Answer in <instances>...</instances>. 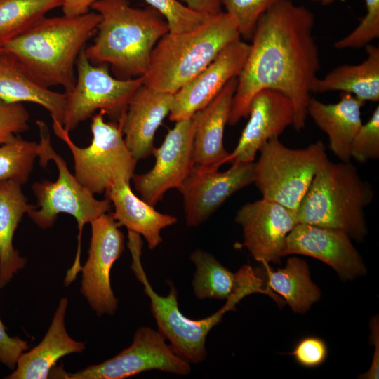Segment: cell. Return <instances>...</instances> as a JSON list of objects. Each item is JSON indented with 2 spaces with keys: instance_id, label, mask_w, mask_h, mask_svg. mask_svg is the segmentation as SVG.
<instances>
[{
  "instance_id": "cell-1",
  "label": "cell",
  "mask_w": 379,
  "mask_h": 379,
  "mask_svg": "<svg viewBox=\"0 0 379 379\" xmlns=\"http://www.w3.org/2000/svg\"><path fill=\"white\" fill-rule=\"evenodd\" d=\"M314 23L311 11L291 0H280L260 16L237 77L228 124L247 117L253 96L269 88L291 100L293 126L297 131L305 128L312 86L321 67Z\"/></svg>"
},
{
  "instance_id": "cell-2",
  "label": "cell",
  "mask_w": 379,
  "mask_h": 379,
  "mask_svg": "<svg viewBox=\"0 0 379 379\" xmlns=\"http://www.w3.org/2000/svg\"><path fill=\"white\" fill-rule=\"evenodd\" d=\"M91 8L101 20L93 44L84 48L88 60L109 65L119 79L142 77L154 46L168 32L166 21L153 8H134L128 0H98Z\"/></svg>"
},
{
  "instance_id": "cell-3",
  "label": "cell",
  "mask_w": 379,
  "mask_h": 379,
  "mask_svg": "<svg viewBox=\"0 0 379 379\" xmlns=\"http://www.w3.org/2000/svg\"><path fill=\"white\" fill-rule=\"evenodd\" d=\"M100 20L95 11L45 17L4 47L41 84L48 88L60 86L69 93L76 82L77 58Z\"/></svg>"
},
{
  "instance_id": "cell-4",
  "label": "cell",
  "mask_w": 379,
  "mask_h": 379,
  "mask_svg": "<svg viewBox=\"0 0 379 379\" xmlns=\"http://www.w3.org/2000/svg\"><path fill=\"white\" fill-rule=\"evenodd\" d=\"M240 37L234 19L226 12L209 17L193 30L168 32L151 53L142 84L174 94Z\"/></svg>"
},
{
  "instance_id": "cell-5",
  "label": "cell",
  "mask_w": 379,
  "mask_h": 379,
  "mask_svg": "<svg viewBox=\"0 0 379 379\" xmlns=\"http://www.w3.org/2000/svg\"><path fill=\"white\" fill-rule=\"evenodd\" d=\"M373 197L350 161L334 163L326 157L296 211L298 223L338 230L362 241L367 234L364 209Z\"/></svg>"
},
{
  "instance_id": "cell-6",
  "label": "cell",
  "mask_w": 379,
  "mask_h": 379,
  "mask_svg": "<svg viewBox=\"0 0 379 379\" xmlns=\"http://www.w3.org/2000/svg\"><path fill=\"white\" fill-rule=\"evenodd\" d=\"M128 246L132 256L131 268L142 283L144 291L150 300L151 312L155 319L158 331L170 343L175 353L188 363L199 364L207 357L206 337L211 330L218 324L224 314L234 310L243 299L242 295L232 292L227 302L218 311L201 319H191L180 310L178 292L170 282L168 295L157 294L150 285L140 262L142 241L138 234L128 236Z\"/></svg>"
},
{
  "instance_id": "cell-7",
  "label": "cell",
  "mask_w": 379,
  "mask_h": 379,
  "mask_svg": "<svg viewBox=\"0 0 379 379\" xmlns=\"http://www.w3.org/2000/svg\"><path fill=\"white\" fill-rule=\"evenodd\" d=\"M40 142L38 143L39 164L45 168L53 160L58 170L55 182L43 180L32 186L37 204L27 211L30 219L40 228L51 227L60 213H67L77 220L79 229L78 244H81L82 230L86 223L109 213L111 201L96 199L93 194L81 185L68 170L66 161L57 154L51 144L48 127L43 121H37Z\"/></svg>"
},
{
  "instance_id": "cell-8",
  "label": "cell",
  "mask_w": 379,
  "mask_h": 379,
  "mask_svg": "<svg viewBox=\"0 0 379 379\" xmlns=\"http://www.w3.org/2000/svg\"><path fill=\"white\" fill-rule=\"evenodd\" d=\"M104 115L100 111L91 117L92 140L86 147L77 146L60 124L53 123L55 134L72 152L75 178L93 194L105 193L118 180L130 183L137 164L126 147L119 124L105 121Z\"/></svg>"
},
{
  "instance_id": "cell-9",
  "label": "cell",
  "mask_w": 379,
  "mask_h": 379,
  "mask_svg": "<svg viewBox=\"0 0 379 379\" xmlns=\"http://www.w3.org/2000/svg\"><path fill=\"white\" fill-rule=\"evenodd\" d=\"M259 152L254 183L262 198L296 211L327 157L324 143L318 141L303 149H291L273 138Z\"/></svg>"
},
{
  "instance_id": "cell-10",
  "label": "cell",
  "mask_w": 379,
  "mask_h": 379,
  "mask_svg": "<svg viewBox=\"0 0 379 379\" xmlns=\"http://www.w3.org/2000/svg\"><path fill=\"white\" fill-rule=\"evenodd\" d=\"M81 51L76 64V82L67 96L63 128L69 132L96 111H101L118 124L123 119L142 78L122 79L112 77L107 65H94Z\"/></svg>"
},
{
  "instance_id": "cell-11",
  "label": "cell",
  "mask_w": 379,
  "mask_h": 379,
  "mask_svg": "<svg viewBox=\"0 0 379 379\" xmlns=\"http://www.w3.org/2000/svg\"><path fill=\"white\" fill-rule=\"evenodd\" d=\"M152 370L187 375L191 366L175 353L158 331L142 326L135 331L132 344L114 357L75 373L55 366L48 378L124 379Z\"/></svg>"
},
{
  "instance_id": "cell-12",
  "label": "cell",
  "mask_w": 379,
  "mask_h": 379,
  "mask_svg": "<svg viewBox=\"0 0 379 379\" xmlns=\"http://www.w3.org/2000/svg\"><path fill=\"white\" fill-rule=\"evenodd\" d=\"M91 238L87 261L81 267V293L98 316L112 315L118 300L111 286L112 265L124 250V235L112 213L91 222Z\"/></svg>"
},
{
  "instance_id": "cell-13",
  "label": "cell",
  "mask_w": 379,
  "mask_h": 379,
  "mask_svg": "<svg viewBox=\"0 0 379 379\" xmlns=\"http://www.w3.org/2000/svg\"><path fill=\"white\" fill-rule=\"evenodd\" d=\"M218 169L194 166L178 189L187 226L202 224L234 193L254 183L255 162L234 161L225 171Z\"/></svg>"
},
{
  "instance_id": "cell-14",
  "label": "cell",
  "mask_w": 379,
  "mask_h": 379,
  "mask_svg": "<svg viewBox=\"0 0 379 379\" xmlns=\"http://www.w3.org/2000/svg\"><path fill=\"white\" fill-rule=\"evenodd\" d=\"M193 138L192 119L178 121L162 144L154 149L152 168L132 178L142 200L154 206L167 191L180 187L194 166Z\"/></svg>"
},
{
  "instance_id": "cell-15",
  "label": "cell",
  "mask_w": 379,
  "mask_h": 379,
  "mask_svg": "<svg viewBox=\"0 0 379 379\" xmlns=\"http://www.w3.org/2000/svg\"><path fill=\"white\" fill-rule=\"evenodd\" d=\"M235 221L244 233V245L259 262L278 263L286 239L298 224L296 211L262 198L242 206Z\"/></svg>"
},
{
  "instance_id": "cell-16",
  "label": "cell",
  "mask_w": 379,
  "mask_h": 379,
  "mask_svg": "<svg viewBox=\"0 0 379 379\" xmlns=\"http://www.w3.org/2000/svg\"><path fill=\"white\" fill-rule=\"evenodd\" d=\"M249 49L250 44L240 39L225 47L205 69L173 94L170 121L190 119L208 105L230 79L238 77Z\"/></svg>"
},
{
  "instance_id": "cell-17",
  "label": "cell",
  "mask_w": 379,
  "mask_h": 379,
  "mask_svg": "<svg viewBox=\"0 0 379 379\" xmlns=\"http://www.w3.org/2000/svg\"><path fill=\"white\" fill-rule=\"evenodd\" d=\"M291 254L318 259L343 280L366 274L364 263L351 238L338 230L298 223L286 237L283 257Z\"/></svg>"
},
{
  "instance_id": "cell-18",
  "label": "cell",
  "mask_w": 379,
  "mask_h": 379,
  "mask_svg": "<svg viewBox=\"0 0 379 379\" xmlns=\"http://www.w3.org/2000/svg\"><path fill=\"white\" fill-rule=\"evenodd\" d=\"M248 116L249 119L227 163L253 162L257 152L268 140L279 138L287 127L293 126L294 107L281 92L263 89L252 98Z\"/></svg>"
},
{
  "instance_id": "cell-19",
  "label": "cell",
  "mask_w": 379,
  "mask_h": 379,
  "mask_svg": "<svg viewBox=\"0 0 379 379\" xmlns=\"http://www.w3.org/2000/svg\"><path fill=\"white\" fill-rule=\"evenodd\" d=\"M173 100V94L143 84L132 95L119 124L126 147L137 161L152 154L154 135L169 115Z\"/></svg>"
},
{
  "instance_id": "cell-20",
  "label": "cell",
  "mask_w": 379,
  "mask_h": 379,
  "mask_svg": "<svg viewBox=\"0 0 379 379\" xmlns=\"http://www.w3.org/2000/svg\"><path fill=\"white\" fill-rule=\"evenodd\" d=\"M237 86V77L232 78L208 105L192 116L194 166L219 168L227 163L230 153L224 147V132Z\"/></svg>"
},
{
  "instance_id": "cell-21",
  "label": "cell",
  "mask_w": 379,
  "mask_h": 379,
  "mask_svg": "<svg viewBox=\"0 0 379 379\" xmlns=\"http://www.w3.org/2000/svg\"><path fill=\"white\" fill-rule=\"evenodd\" d=\"M66 298L60 299L51 324L40 343L23 352L18 359L15 368L6 379L48 378L51 370L62 357L81 353L85 345L72 338L65 328Z\"/></svg>"
},
{
  "instance_id": "cell-22",
  "label": "cell",
  "mask_w": 379,
  "mask_h": 379,
  "mask_svg": "<svg viewBox=\"0 0 379 379\" xmlns=\"http://www.w3.org/2000/svg\"><path fill=\"white\" fill-rule=\"evenodd\" d=\"M0 99L8 102H32L51 114L53 122L62 126L67 96L41 84L4 46L0 47Z\"/></svg>"
},
{
  "instance_id": "cell-23",
  "label": "cell",
  "mask_w": 379,
  "mask_h": 379,
  "mask_svg": "<svg viewBox=\"0 0 379 379\" xmlns=\"http://www.w3.org/2000/svg\"><path fill=\"white\" fill-rule=\"evenodd\" d=\"M364 102L352 94L342 93L339 102L326 104L311 97L307 115L328 138V147L340 161L349 162L352 140L362 125Z\"/></svg>"
},
{
  "instance_id": "cell-24",
  "label": "cell",
  "mask_w": 379,
  "mask_h": 379,
  "mask_svg": "<svg viewBox=\"0 0 379 379\" xmlns=\"http://www.w3.org/2000/svg\"><path fill=\"white\" fill-rule=\"evenodd\" d=\"M105 194L114 206L112 214L119 227L124 226L142 236L151 250L162 242L161 231L177 222L176 217L161 213L138 198L132 192L130 183L124 180L115 181Z\"/></svg>"
},
{
  "instance_id": "cell-25",
  "label": "cell",
  "mask_w": 379,
  "mask_h": 379,
  "mask_svg": "<svg viewBox=\"0 0 379 379\" xmlns=\"http://www.w3.org/2000/svg\"><path fill=\"white\" fill-rule=\"evenodd\" d=\"M32 206L27 203L20 185L0 180V288L27 264V259L20 255L13 241L24 214Z\"/></svg>"
},
{
  "instance_id": "cell-26",
  "label": "cell",
  "mask_w": 379,
  "mask_h": 379,
  "mask_svg": "<svg viewBox=\"0 0 379 379\" xmlns=\"http://www.w3.org/2000/svg\"><path fill=\"white\" fill-rule=\"evenodd\" d=\"M367 57L357 65H343L323 78H317L312 84V92L323 93L338 91L352 94L357 99L377 102L379 100V48L368 44L366 47Z\"/></svg>"
},
{
  "instance_id": "cell-27",
  "label": "cell",
  "mask_w": 379,
  "mask_h": 379,
  "mask_svg": "<svg viewBox=\"0 0 379 379\" xmlns=\"http://www.w3.org/2000/svg\"><path fill=\"white\" fill-rule=\"evenodd\" d=\"M267 278L266 286L288 304L295 313L304 314L320 299L321 292L312 282L307 262L297 257L287 260L284 267L274 270L262 262Z\"/></svg>"
},
{
  "instance_id": "cell-28",
  "label": "cell",
  "mask_w": 379,
  "mask_h": 379,
  "mask_svg": "<svg viewBox=\"0 0 379 379\" xmlns=\"http://www.w3.org/2000/svg\"><path fill=\"white\" fill-rule=\"evenodd\" d=\"M64 0H0V47L27 32Z\"/></svg>"
},
{
  "instance_id": "cell-29",
  "label": "cell",
  "mask_w": 379,
  "mask_h": 379,
  "mask_svg": "<svg viewBox=\"0 0 379 379\" xmlns=\"http://www.w3.org/2000/svg\"><path fill=\"white\" fill-rule=\"evenodd\" d=\"M190 259L196 267L192 281L196 298L226 300L234 290L235 274L202 249L194 251Z\"/></svg>"
},
{
  "instance_id": "cell-30",
  "label": "cell",
  "mask_w": 379,
  "mask_h": 379,
  "mask_svg": "<svg viewBox=\"0 0 379 379\" xmlns=\"http://www.w3.org/2000/svg\"><path fill=\"white\" fill-rule=\"evenodd\" d=\"M38 157V143L18 135L0 146V180L25 185Z\"/></svg>"
},
{
  "instance_id": "cell-31",
  "label": "cell",
  "mask_w": 379,
  "mask_h": 379,
  "mask_svg": "<svg viewBox=\"0 0 379 379\" xmlns=\"http://www.w3.org/2000/svg\"><path fill=\"white\" fill-rule=\"evenodd\" d=\"M166 19L168 32L179 34L193 30L208 16L198 13L178 0H145Z\"/></svg>"
},
{
  "instance_id": "cell-32",
  "label": "cell",
  "mask_w": 379,
  "mask_h": 379,
  "mask_svg": "<svg viewBox=\"0 0 379 379\" xmlns=\"http://www.w3.org/2000/svg\"><path fill=\"white\" fill-rule=\"evenodd\" d=\"M280 0H221L234 19L240 36L251 40L260 16Z\"/></svg>"
},
{
  "instance_id": "cell-33",
  "label": "cell",
  "mask_w": 379,
  "mask_h": 379,
  "mask_svg": "<svg viewBox=\"0 0 379 379\" xmlns=\"http://www.w3.org/2000/svg\"><path fill=\"white\" fill-rule=\"evenodd\" d=\"M364 1L366 15L353 31L334 43L335 48H361L379 37V0Z\"/></svg>"
},
{
  "instance_id": "cell-34",
  "label": "cell",
  "mask_w": 379,
  "mask_h": 379,
  "mask_svg": "<svg viewBox=\"0 0 379 379\" xmlns=\"http://www.w3.org/2000/svg\"><path fill=\"white\" fill-rule=\"evenodd\" d=\"M350 155L361 164L379 157V106L356 133L351 145Z\"/></svg>"
},
{
  "instance_id": "cell-35",
  "label": "cell",
  "mask_w": 379,
  "mask_h": 379,
  "mask_svg": "<svg viewBox=\"0 0 379 379\" xmlns=\"http://www.w3.org/2000/svg\"><path fill=\"white\" fill-rule=\"evenodd\" d=\"M29 114L20 102L0 99V145L13 140L29 128Z\"/></svg>"
},
{
  "instance_id": "cell-36",
  "label": "cell",
  "mask_w": 379,
  "mask_h": 379,
  "mask_svg": "<svg viewBox=\"0 0 379 379\" xmlns=\"http://www.w3.org/2000/svg\"><path fill=\"white\" fill-rule=\"evenodd\" d=\"M288 354L292 355L300 365L306 368H314L326 361L328 349L321 338L307 336L301 339Z\"/></svg>"
},
{
  "instance_id": "cell-37",
  "label": "cell",
  "mask_w": 379,
  "mask_h": 379,
  "mask_svg": "<svg viewBox=\"0 0 379 379\" xmlns=\"http://www.w3.org/2000/svg\"><path fill=\"white\" fill-rule=\"evenodd\" d=\"M28 348L27 341L6 333V327L0 318V362L13 371L19 357Z\"/></svg>"
},
{
  "instance_id": "cell-38",
  "label": "cell",
  "mask_w": 379,
  "mask_h": 379,
  "mask_svg": "<svg viewBox=\"0 0 379 379\" xmlns=\"http://www.w3.org/2000/svg\"><path fill=\"white\" fill-rule=\"evenodd\" d=\"M378 319L375 317L372 319L371 324V340L373 342L375 351L373 357L372 363L368 371L361 375L359 378L364 379H378L379 373V329Z\"/></svg>"
},
{
  "instance_id": "cell-39",
  "label": "cell",
  "mask_w": 379,
  "mask_h": 379,
  "mask_svg": "<svg viewBox=\"0 0 379 379\" xmlns=\"http://www.w3.org/2000/svg\"><path fill=\"white\" fill-rule=\"evenodd\" d=\"M190 8L208 17L222 12L221 0H182Z\"/></svg>"
},
{
  "instance_id": "cell-40",
  "label": "cell",
  "mask_w": 379,
  "mask_h": 379,
  "mask_svg": "<svg viewBox=\"0 0 379 379\" xmlns=\"http://www.w3.org/2000/svg\"><path fill=\"white\" fill-rule=\"evenodd\" d=\"M98 0H64L62 6L63 15L78 16L90 11L92 4Z\"/></svg>"
},
{
  "instance_id": "cell-41",
  "label": "cell",
  "mask_w": 379,
  "mask_h": 379,
  "mask_svg": "<svg viewBox=\"0 0 379 379\" xmlns=\"http://www.w3.org/2000/svg\"><path fill=\"white\" fill-rule=\"evenodd\" d=\"M312 1L318 2L322 5H328L333 3L336 0H312ZM340 1H346V0H340Z\"/></svg>"
}]
</instances>
